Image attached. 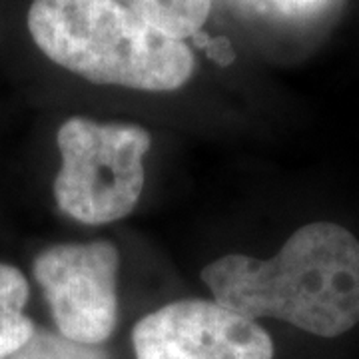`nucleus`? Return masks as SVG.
Returning <instances> with one entry per match:
<instances>
[{
	"mask_svg": "<svg viewBox=\"0 0 359 359\" xmlns=\"http://www.w3.org/2000/svg\"><path fill=\"white\" fill-rule=\"evenodd\" d=\"M6 359H112L102 346H86L46 327L34 330L30 339Z\"/></svg>",
	"mask_w": 359,
	"mask_h": 359,
	"instance_id": "6e6552de",
	"label": "nucleus"
},
{
	"mask_svg": "<svg viewBox=\"0 0 359 359\" xmlns=\"http://www.w3.org/2000/svg\"><path fill=\"white\" fill-rule=\"evenodd\" d=\"M62 166L54 178L58 208L76 222L100 226L126 218L144 190L148 130L126 122L72 116L56 134Z\"/></svg>",
	"mask_w": 359,
	"mask_h": 359,
	"instance_id": "7ed1b4c3",
	"label": "nucleus"
},
{
	"mask_svg": "<svg viewBox=\"0 0 359 359\" xmlns=\"http://www.w3.org/2000/svg\"><path fill=\"white\" fill-rule=\"evenodd\" d=\"M202 282L244 318L337 337L359 323V240L339 224L316 222L295 230L269 259L230 254L208 264Z\"/></svg>",
	"mask_w": 359,
	"mask_h": 359,
	"instance_id": "f257e3e1",
	"label": "nucleus"
},
{
	"mask_svg": "<svg viewBox=\"0 0 359 359\" xmlns=\"http://www.w3.org/2000/svg\"><path fill=\"white\" fill-rule=\"evenodd\" d=\"M192 40L202 48V50L212 58V60H216L219 66H228L236 58V54H233V48H231V44L228 42V39H224V36H219V39H210L205 32H196L192 36Z\"/></svg>",
	"mask_w": 359,
	"mask_h": 359,
	"instance_id": "1a4fd4ad",
	"label": "nucleus"
},
{
	"mask_svg": "<svg viewBox=\"0 0 359 359\" xmlns=\"http://www.w3.org/2000/svg\"><path fill=\"white\" fill-rule=\"evenodd\" d=\"M120 254L106 240L56 244L34 259V278L48 302L58 334L102 346L118 323Z\"/></svg>",
	"mask_w": 359,
	"mask_h": 359,
	"instance_id": "20e7f679",
	"label": "nucleus"
},
{
	"mask_svg": "<svg viewBox=\"0 0 359 359\" xmlns=\"http://www.w3.org/2000/svg\"><path fill=\"white\" fill-rule=\"evenodd\" d=\"M168 36L192 39L205 25L212 0H116Z\"/></svg>",
	"mask_w": 359,
	"mask_h": 359,
	"instance_id": "0eeeda50",
	"label": "nucleus"
},
{
	"mask_svg": "<svg viewBox=\"0 0 359 359\" xmlns=\"http://www.w3.org/2000/svg\"><path fill=\"white\" fill-rule=\"evenodd\" d=\"M132 346L136 359H273L268 332L216 299H180L144 316Z\"/></svg>",
	"mask_w": 359,
	"mask_h": 359,
	"instance_id": "39448f33",
	"label": "nucleus"
},
{
	"mask_svg": "<svg viewBox=\"0 0 359 359\" xmlns=\"http://www.w3.org/2000/svg\"><path fill=\"white\" fill-rule=\"evenodd\" d=\"M26 25L44 56L94 84L174 92L196 68L184 40L116 0H32Z\"/></svg>",
	"mask_w": 359,
	"mask_h": 359,
	"instance_id": "f03ea898",
	"label": "nucleus"
},
{
	"mask_svg": "<svg viewBox=\"0 0 359 359\" xmlns=\"http://www.w3.org/2000/svg\"><path fill=\"white\" fill-rule=\"evenodd\" d=\"M297 2H309V0H297Z\"/></svg>",
	"mask_w": 359,
	"mask_h": 359,
	"instance_id": "9d476101",
	"label": "nucleus"
},
{
	"mask_svg": "<svg viewBox=\"0 0 359 359\" xmlns=\"http://www.w3.org/2000/svg\"><path fill=\"white\" fill-rule=\"evenodd\" d=\"M30 287L25 273L0 262V359L25 346L36 323L25 313Z\"/></svg>",
	"mask_w": 359,
	"mask_h": 359,
	"instance_id": "423d86ee",
	"label": "nucleus"
}]
</instances>
